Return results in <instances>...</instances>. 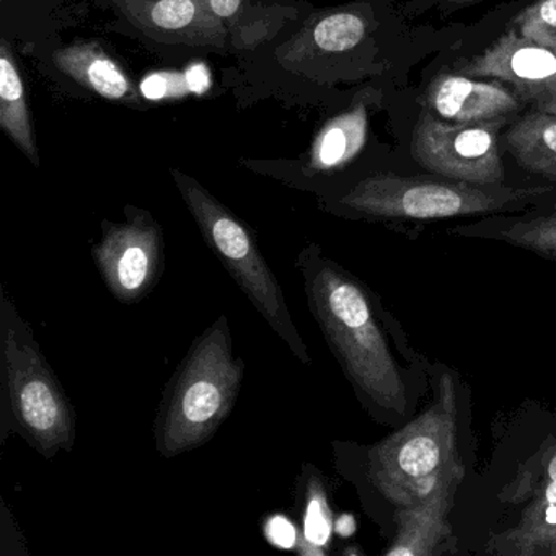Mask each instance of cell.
Wrapping results in <instances>:
<instances>
[{
    "label": "cell",
    "mask_w": 556,
    "mask_h": 556,
    "mask_svg": "<svg viewBox=\"0 0 556 556\" xmlns=\"http://www.w3.org/2000/svg\"><path fill=\"white\" fill-rule=\"evenodd\" d=\"M210 4L223 21H227L239 12L242 0H210Z\"/></svg>",
    "instance_id": "25"
},
{
    "label": "cell",
    "mask_w": 556,
    "mask_h": 556,
    "mask_svg": "<svg viewBox=\"0 0 556 556\" xmlns=\"http://www.w3.org/2000/svg\"><path fill=\"white\" fill-rule=\"evenodd\" d=\"M185 76H187L191 93H204L210 89L211 76L210 73H207L206 66H203V64L191 66L190 70L185 73Z\"/></svg>",
    "instance_id": "24"
},
{
    "label": "cell",
    "mask_w": 556,
    "mask_h": 556,
    "mask_svg": "<svg viewBox=\"0 0 556 556\" xmlns=\"http://www.w3.org/2000/svg\"><path fill=\"white\" fill-rule=\"evenodd\" d=\"M506 148L523 170L556 184V115L523 116L507 131Z\"/></svg>",
    "instance_id": "17"
},
{
    "label": "cell",
    "mask_w": 556,
    "mask_h": 556,
    "mask_svg": "<svg viewBox=\"0 0 556 556\" xmlns=\"http://www.w3.org/2000/svg\"><path fill=\"white\" fill-rule=\"evenodd\" d=\"M0 128L35 165H40L24 79L5 40L0 47Z\"/></svg>",
    "instance_id": "16"
},
{
    "label": "cell",
    "mask_w": 556,
    "mask_h": 556,
    "mask_svg": "<svg viewBox=\"0 0 556 556\" xmlns=\"http://www.w3.org/2000/svg\"><path fill=\"white\" fill-rule=\"evenodd\" d=\"M243 377L245 361L220 315L194 338L165 386L154 421L159 454L174 458L207 444L236 408Z\"/></svg>",
    "instance_id": "3"
},
{
    "label": "cell",
    "mask_w": 556,
    "mask_h": 556,
    "mask_svg": "<svg viewBox=\"0 0 556 556\" xmlns=\"http://www.w3.org/2000/svg\"><path fill=\"white\" fill-rule=\"evenodd\" d=\"M113 9L152 40L226 50L227 30L210 0H112Z\"/></svg>",
    "instance_id": "11"
},
{
    "label": "cell",
    "mask_w": 556,
    "mask_h": 556,
    "mask_svg": "<svg viewBox=\"0 0 556 556\" xmlns=\"http://www.w3.org/2000/svg\"><path fill=\"white\" fill-rule=\"evenodd\" d=\"M141 92L149 100H164L170 97H181L191 93L187 76L165 73L152 74L141 84Z\"/></svg>",
    "instance_id": "22"
},
{
    "label": "cell",
    "mask_w": 556,
    "mask_h": 556,
    "mask_svg": "<svg viewBox=\"0 0 556 556\" xmlns=\"http://www.w3.org/2000/svg\"><path fill=\"white\" fill-rule=\"evenodd\" d=\"M448 233L506 243L556 265V204L516 216L484 217L477 224L454 227Z\"/></svg>",
    "instance_id": "14"
},
{
    "label": "cell",
    "mask_w": 556,
    "mask_h": 556,
    "mask_svg": "<svg viewBox=\"0 0 556 556\" xmlns=\"http://www.w3.org/2000/svg\"><path fill=\"white\" fill-rule=\"evenodd\" d=\"M366 35V22L351 12H337L321 18L314 28V45L328 53L353 50Z\"/></svg>",
    "instance_id": "20"
},
{
    "label": "cell",
    "mask_w": 556,
    "mask_h": 556,
    "mask_svg": "<svg viewBox=\"0 0 556 556\" xmlns=\"http://www.w3.org/2000/svg\"><path fill=\"white\" fill-rule=\"evenodd\" d=\"M555 204L556 184L509 187L395 174L363 178L337 201L346 216L383 223L503 216L545 210Z\"/></svg>",
    "instance_id": "4"
},
{
    "label": "cell",
    "mask_w": 556,
    "mask_h": 556,
    "mask_svg": "<svg viewBox=\"0 0 556 556\" xmlns=\"http://www.w3.org/2000/svg\"><path fill=\"white\" fill-rule=\"evenodd\" d=\"M428 105L439 118L458 125L506 118L519 110L509 90L496 83H480L467 76H439L428 89Z\"/></svg>",
    "instance_id": "13"
},
{
    "label": "cell",
    "mask_w": 556,
    "mask_h": 556,
    "mask_svg": "<svg viewBox=\"0 0 556 556\" xmlns=\"http://www.w3.org/2000/svg\"><path fill=\"white\" fill-rule=\"evenodd\" d=\"M298 507L302 519L298 552L301 555H325L333 535V513L324 477L308 464L299 475Z\"/></svg>",
    "instance_id": "18"
},
{
    "label": "cell",
    "mask_w": 556,
    "mask_h": 556,
    "mask_svg": "<svg viewBox=\"0 0 556 556\" xmlns=\"http://www.w3.org/2000/svg\"><path fill=\"white\" fill-rule=\"evenodd\" d=\"M522 506L509 529L491 536L486 552L504 556H556V438L517 471L510 488Z\"/></svg>",
    "instance_id": "9"
},
{
    "label": "cell",
    "mask_w": 556,
    "mask_h": 556,
    "mask_svg": "<svg viewBox=\"0 0 556 556\" xmlns=\"http://www.w3.org/2000/svg\"><path fill=\"white\" fill-rule=\"evenodd\" d=\"M11 434L51 460L76 445L77 415L30 325L0 286V445Z\"/></svg>",
    "instance_id": "2"
},
{
    "label": "cell",
    "mask_w": 556,
    "mask_h": 556,
    "mask_svg": "<svg viewBox=\"0 0 556 556\" xmlns=\"http://www.w3.org/2000/svg\"><path fill=\"white\" fill-rule=\"evenodd\" d=\"M295 268L308 311L364 408L379 422L405 425L415 409V389L393 353V320L379 299L317 243L301 250Z\"/></svg>",
    "instance_id": "1"
},
{
    "label": "cell",
    "mask_w": 556,
    "mask_h": 556,
    "mask_svg": "<svg viewBox=\"0 0 556 556\" xmlns=\"http://www.w3.org/2000/svg\"><path fill=\"white\" fill-rule=\"evenodd\" d=\"M263 532H265L268 542L276 548L295 549L298 552L299 543H301V532L288 517L281 516V514L268 517L263 523Z\"/></svg>",
    "instance_id": "23"
},
{
    "label": "cell",
    "mask_w": 556,
    "mask_h": 556,
    "mask_svg": "<svg viewBox=\"0 0 556 556\" xmlns=\"http://www.w3.org/2000/svg\"><path fill=\"white\" fill-rule=\"evenodd\" d=\"M451 2H458V4H468V2H477V0H451Z\"/></svg>",
    "instance_id": "26"
},
{
    "label": "cell",
    "mask_w": 556,
    "mask_h": 556,
    "mask_svg": "<svg viewBox=\"0 0 556 556\" xmlns=\"http://www.w3.org/2000/svg\"><path fill=\"white\" fill-rule=\"evenodd\" d=\"M460 76L484 77L514 87L539 112L556 115V51L509 31L458 67Z\"/></svg>",
    "instance_id": "10"
},
{
    "label": "cell",
    "mask_w": 556,
    "mask_h": 556,
    "mask_svg": "<svg viewBox=\"0 0 556 556\" xmlns=\"http://www.w3.org/2000/svg\"><path fill=\"white\" fill-rule=\"evenodd\" d=\"M92 258L110 294L122 304H138L157 288L164 275L162 227L149 211L126 206L123 223L103 220Z\"/></svg>",
    "instance_id": "7"
},
{
    "label": "cell",
    "mask_w": 556,
    "mask_h": 556,
    "mask_svg": "<svg viewBox=\"0 0 556 556\" xmlns=\"http://www.w3.org/2000/svg\"><path fill=\"white\" fill-rule=\"evenodd\" d=\"M172 177L207 249L223 263L240 291L275 334L288 344L291 353L302 364H311L307 344L292 320L281 285L266 263L253 230L200 181L180 170H172Z\"/></svg>",
    "instance_id": "6"
},
{
    "label": "cell",
    "mask_w": 556,
    "mask_h": 556,
    "mask_svg": "<svg viewBox=\"0 0 556 556\" xmlns=\"http://www.w3.org/2000/svg\"><path fill=\"white\" fill-rule=\"evenodd\" d=\"M366 131L367 115L363 106L331 119L312 146L308 167L314 172H333L350 164L363 149Z\"/></svg>",
    "instance_id": "19"
},
{
    "label": "cell",
    "mask_w": 556,
    "mask_h": 556,
    "mask_svg": "<svg viewBox=\"0 0 556 556\" xmlns=\"http://www.w3.org/2000/svg\"><path fill=\"white\" fill-rule=\"evenodd\" d=\"M504 122L506 118L458 125L438 119L425 110L413 131V157L438 177L503 185L504 167L497 151V132Z\"/></svg>",
    "instance_id": "8"
},
{
    "label": "cell",
    "mask_w": 556,
    "mask_h": 556,
    "mask_svg": "<svg viewBox=\"0 0 556 556\" xmlns=\"http://www.w3.org/2000/svg\"><path fill=\"white\" fill-rule=\"evenodd\" d=\"M58 71L112 102L138 103V90L126 71L96 43H76L54 51Z\"/></svg>",
    "instance_id": "15"
},
{
    "label": "cell",
    "mask_w": 556,
    "mask_h": 556,
    "mask_svg": "<svg viewBox=\"0 0 556 556\" xmlns=\"http://www.w3.org/2000/svg\"><path fill=\"white\" fill-rule=\"evenodd\" d=\"M464 473V464L458 460L442 473L434 490L426 494L419 503L399 509V527L392 543L386 549L387 556L438 555L439 548L451 536L448 514Z\"/></svg>",
    "instance_id": "12"
},
{
    "label": "cell",
    "mask_w": 556,
    "mask_h": 556,
    "mask_svg": "<svg viewBox=\"0 0 556 556\" xmlns=\"http://www.w3.org/2000/svg\"><path fill=\"white\" fill-rule=\"evenodd\" d=\"M457 392L442 374L431 405L366 452V478L390 504L408 507L434 490L457 455Z\"/></svg>",
    "instance_id": "5"
},
{
    "label": "cell",
    "mask_w": 556,
    "mask_h": 556,
    "mask_svg": "<svg viewBox=\"0 0 556 556\" xmlns=\"http://www.w3.org/2000/svg\"><path fill=\"white\" fill-rule=\"evenodd\" d=\"M516 24L523 38L556 51V0H539L519 15Z\"/></svg>",
    "instance_id": "21"
}]
</instances>
